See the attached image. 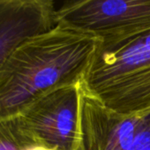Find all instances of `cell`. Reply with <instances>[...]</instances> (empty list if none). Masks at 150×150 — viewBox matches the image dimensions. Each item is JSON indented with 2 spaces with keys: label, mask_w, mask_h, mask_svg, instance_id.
I'll return each mask as SVG.
<instances>
[{
  "label": "cell",
  "mask_w": 150,
  "mask_h": 150,
  "mask_svg": "<svg viewBox=\"0 0 150 150\" xmlns=\"http://www.w3.org/2000/svg\"><path fill=\"white\" fill-rule=\"evenodd\" d=\"M99 41L58 23L20 43L0 68V120L16 116L54 89L80 83Z\"/></svg>",
  "instance_id": "cell-1"
},
{
  "label": "cell",
  "mask_w": 150,
  "mask_h": 150,
  "mask_svg": "<svg viewBox=\"0 0 150 150\" xmlns=\"http://www.w3.org/2000/svg\"><path fill=\"white\" fill-rule=\"evenodd\" d=\"M81 86L107 109L132 115L150 109V31L101 40Z\"/></svg>",
  "instance_id": "cell-2"
},
{
  "label": "cell",
  "mask_w": 150,
  "mask_h": 150,
  "mask_svg": "<svg viewBox=\"0 0 150 150\" xmlns=\"http://www.w3.org/2000/svg\"><path fill=\"white\" fill-rule=\"evenodd\" d=\"M57 19L101 40H120L150 31V0L66 1Z\"/></svg>",
  "instance_id": "cell-3"
},
{
  "label": "cell",
  "mask_w": 150,
  "mask_h": 150,
  "mask_svg": "<svg viewBox=\"0 0 150 150\" xmlns=\"http://www.w3.org/2000/svg\"><path fill=\"white\" fill-rule=\"evenodd\" d=\"M77 150H150V109L132 115L116 113L80 84Z\"/></svg>",
  "instance_id": "cell-4"
},
{
  "label": "cell",
  "mask_w": 150,
  "mask_h": 150,
  "mask_svg": "<svg viewBox=\"0 0 150 150\" xmlns=\"http://www.w3.org/2000/svg\"><path fill=\"white\" fill-rule=\"evenodd\" d=\"M80 83L54 89L18 116L36 143L48 150H77L80 142Z\"/></svg>",
  "instance_id": "cell-5"
},
{
  "label": "cell",
  "mask_w": 150,
  "mask_h": 150,
  "mask_svg": "<svg viewBox=\"0 0 150 150\" xmlns=\"http://www.w3.org/2000/svg\"><path fill=\"white\" fill-rule=\"evenodd\" d=\"M57 24L51 0H0V68L20 43Z\"/></svg>",
  "instance_id": "cell-6"
},
{
  "label": "cell",
  "mask_w": 150,
  "mask_h": 150,
  "mask_svg": "<svg viewBox=\"0 0 150 150\" xmlns=\"http://www.w3.org/2000/svg\"><path fill=\"white\" fill-rule=\"evenodd\" d=\"M38 147L18 116L0 120V150H31Z\"/></svg>",
  "instance_id": "cell-7"
},
{
  "label": "cell",
  "mask_w": 150,
  "mask_h": 150,
  "mask_svg": "<svg viewBox=\"0 0 150 150\" xmlns=\"http://www.w3.org/2000/svg\"><path fill=\"white\" fill-rule=\"evenodd\" d=\"M31 150H48L46 149H43V148H41V147H38V148H35V149H33Z\"/></svg>",
  "instance_id": "cell-8"
}]
</instances>
